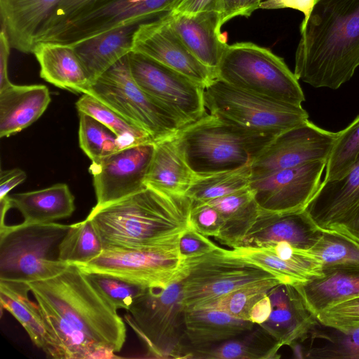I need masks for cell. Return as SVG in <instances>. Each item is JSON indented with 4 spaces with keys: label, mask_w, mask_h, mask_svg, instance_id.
<instances>
[{
    "label": "cell",
    "mask_w": 359,
    "mask_h": 359,
    "mask_svg": "<svg viewBox=\"0 0 359 359\" xmlns=\"http://www.w3.org/2000/svg\"><path fill=\"white\" fill-rule=\"evenodd\" d=\"M55 359L116 357L126 339L125 321L75 265L53 278L28 283Z\"/></svg>",
    "instance_id": "obj_1"
},
{
    "label": "cell",
    "mask_w": 359,
    "mask_h": 359,
    "mask_svg": "<svg viewBox=\"0 0 359 359\" xmlns=\"http://www.w3.org/2000/svg\"><path fill=\"white\" fill-rule=\"evenodd\" d=\"M300 32L299 80L337 90L352 78L359 67V0H317Z\"/></svg>",
    "instance_id": "obj_2"
},
{
    "label": "cell",
    "mask_w": 359,
    "mask_h": 359,
    "mask_svg": "<svg viewBox=\"0 0 359 359\" xmlns=\"http://www.w3.org/2000/svg\"><path fill=\"white\" fill-rule=\"evenodd\" d=\"M191 199L150 186L87 216L104 249L151 247L174 240L189 226Z\"/></svg>",
    "instance_id": "obj_3"
},
{
    "label": "cell",
    "mask_w": 359,
    "mask_h": 359,
    "mask_svg": "<svg viewBox=\"0 0 359 359\" xmlns=\"http://www.w3.org/2000/svg\"><path fill=\"white\" fill-rule=\"evenodd\" d=\"M277 134L206 113L182 128L175 140L191 170L206 175L251 165Z\"/></svg>",
    "instance_id": "obj_4"
},
{
    "label": "cell",
    "mask_w": 359,
    "mask_h": 359,
    "mask_svg": "<svg viewBox=\"0 0 359 359\" xmlns=\"http://www.w3.org/2000/svg\"><path fill=\"white\" fill-rule=\"evenodd\" d=\"M70 224L55 222L0 226V281L30 283L57 276L71 264L59 259Z\"/></svg>",
    "instance_id": "obj_5"
},
{
    "label": "cell",
    "mask_w": 359,
    "mask_h": 359,
    "mask_svg": "<svg viewBox=\"0 0 359 359\" xmlns=\"http://www.w3.org/2000/svg\"><path fill=\"white\" fill-rule=\"evenodd\" d=\"M216 78L277 101L299 106L305 101L299 79L284 60L252 42L226 44L216 69Z\"/></svg>",
    "instance_id": "obj_6"
},
{
    "label": "cell",
    "mask_w": 359,
    "mask_h": 359,
    "mask_svg": "<svg viewBox=\"0 0 359 359\" xmlns=\"http://www.w3.org/2000/svg\"><path fill=\"white\" fill-rule=\"evenodd\" d=\"M185 311L181 276L164 288H147L123 320L147 348L149 357L186 358Z\"/></svg>",
    "instance_id": "obj_7"
},
{
    "label": "cell",
    "mask_w": 359,
    "mask_h": 359,
    "mask_svg": "<svg viewBox=\"0 0 359 359\" xmlns=\"http://www.w3.org/2000/svg\"><path fill=\"white\" fill-rule=\"evenodd\" d=\"M83 93L96 97L155 142L172 137L187 126L173 111L145 93L134 80L126 55L90 83Z\"/></svg>",
    "instance_id": "obj_8"
},
{
    "label": "cell",
    "mask_w": 359,
    "mask_h": 359,
    "mask_svg": "<svg viewBox=\"0 0 359 359\" xmlns=\"http://www.w3.org/2000/svg\"><path fill=\"white\" fill-rule=\"evenodd\" d=\"M180 276L186 309L203 308L241 287L277 278L231 250L222 248L183 259Z\"/></svg>",
    "instance_id": "obj_9"
},
{
    "label": "cell",
    "mask_w": 359,
    "mask_h": 359,
    "mask_svg": "<svg viewBox=\"0 0 359 359\" xmlns=\"http://www.w3.org/2000/svg\"><path fill=\"white\" fill-rule=\"evenodd\" d=\"M210 114L260 131L279 133L309 121L302 105H294L236 88L217 78L205 88Z\"/></svg>",
    "instance_id": "obj_10"
},
{
    "label": "cell",
    "mask_w": 359,
    "mask_h": 359,
    "mask_svg": "<svg viewBox=\"0 0 359 359\" xmlns=\"http://www.w3.org/2000/svg\"><path fill=\"white\" fill-rule=\"evenodd\" d=\"M179 238L151 247L104 248L91 261L74 265L84 273L107 274L145 288H164L180 276L183 259Z\"/></svg>",
    "instance_id": "obj_11"
},
{
    "label": "cell",
    "mask_w": 359,
    "mask_h": 359,
    "mask_svg": "<svg viewBox=\"0 0 359 359\" xmlns=\"http://www.w3.org/2000/svg\"><path fill=\"white\" fill-rule=\"evenodd\" d=\"M180 0H116L64 22L39 36V41L72 44L108 31L156 19Z\"/></svg>",
    "instance_id": "obj_12"
},
{
    "label": "cell",
    "mask_w": 359,
    "mask_h": 359,
    "mask_svg": "<svg viewBox=\"0 0 359 359\" xmlns=\"http://www.w3.org/2000/svg\"><path fill=\"white\" fill-rule=\"evenodd\" d=\"M131 74L149 96L176 113L187 125L206 114L205 87L184 74L140 53L130 52Z\"/></svg>",
    "instance_id": "obj_13"
},
{
    "label": "cell",
    "mask_w": 359,
    "mask_h": 359,
    "mask_svg": "<svg viewBox=\"0 0 359 359\" xmlns=\"http://www.w3.org/2000/svg\"><path fill=\"white\" fill-rule=\"evenodd\" d=\"M337 135L309 120L279 133L252 162L251 181L309 161H327Z\"/></svg>",
    "instance_id": "obj_14"
},
{
    "label": "cell",
    "mask_w": 359,
    "mask_h": 359,
    "mask_svg": "<svg viewBox=\"0 0 359 359\" xmlns=\"http://www.w3.org/2000/svg\"><path fill=\"white\" fill-rule=\"evenodd\" d=\"M155 142L128 147L92 162L97 203L102 207L134 194L144 188Z\"/></svg>",
    "instance_id": "obj_15"
},
{
    "label": "cell",
    "mask_w": 359,
    "mask_h": 359,
    "mask_svg": "<svg viewBox=\"0 0 359 359\" xmlns=\"http://www.w3.org/2000/svg\"><path fill=\"white\" fill-rule=\"evenodd\" d=\"M326 163L309 161L252 180L250 188L259 209L277 213L304 210L322 182Z\"/></svg>",
    "instance_id": "obj_16"
},
{
    "label": "cell",
    "mask_w": 359,
    "mask_h": 359,
    "mask_svg": "<svg viewBox=\"0 0 359 359\" xmlns=\"http://www.w3.org/2000/svg\"><path fill=\"white\" fill-rule=\"evenodd\" d=\"M132 52L166 65L205 88L216 79L215 71L200 62L174 31L170 13L138 25L133 35Z\"/></svg>",
    "instance_id": "obj_17"
},
{
    "label": "cell",
    "mask_w": 359,
    "mask_h": 359,
    "mask_svg": "<svg viewBox=\"0 0 359 359\" xmlns=\"http://www.w3.org/2000/svg\"><path fill=\"white\" fill-rule=\"evenodd\" d=\"M322 233L304 210L277 213L259 210L245 235L233 249L261 248L270 243L287 242L305 250L311 249Z\"/></svg>",
    "instance_id": "obj_18"
},
{
    "label": "cell",
    "mask_w": 359,
    "mask_h": 359,
    "mask_svg": "<svg viewBox=\"0 0 359 359\" xmlns=\"http://www.w3.org/2000/svg\"><path fill=\"white\" fill-rule=\"evenodd\" d=\"M359 208V157L341 178L322 181L304 210L321 231L346 222Z\"/></svg>",
    "instance_id": "obj_19"
},
{
    "label": "cell",
    "mask_w": 359,
    "mask_h": 359,
    "mask_svg": "<svg viewBox=\"0 0 359 359\" xmlns=\"http://www.w3.org/2000/svg\"><path fill=\"white\" fill-rule=\"evenodd\" d=\"M268 296L272 311L267 320L259 325L281 346L292 347L303 342L318 321L296 288L290 284L280 283L273 287Z\"/></svg>",
    "instance_id": "obj_20"
},
{
    "label": "cell",
    "mask_w": 359,
    "mask_h": 359,
    "mask_svg": "<svg viewBox=\"0 0 359 359\" xmlns=\"http://www.w3.org/2000/svg\"><path fill=\"white\" fill-rule=\"evenodd\" d=\"M170 22L191 53L204 65L216 72L226 45V39L220 32L223 25L220 13L213 10L192 15L170 12Z\"/></svg>",
    "instance_id": "obj_21"
},
{
    "label": "cell",
    "mask_w": 359,
    "mask_h": 359,
    "mask_svg": "<svg viewBox=\"0 0 359 359\" xmlns=\"http://www.w3.org/2000/svg\"><path fill=\"white\" fill-rule=\"evenodd\" d=\"M62 0H0L1 25L11 47L32 53L38 32Z\"/></svg>",
    "instance_id": "obj_22"
},
{
    "label": "cell",
    "mask_w": 359,
    "mask_h": 359,
    "mask_svg": "<svg viewBox=\"0 0 359 359\" xmlns=\"http://www.w3.org/2000/svg\"><path fill=\"white\" fill-rule=\"evenodd\" d=\"M50 100L48 88L41 84L11 83L0 90V137L15 135L34 123Z\"/></svg>",
    "instance_id": "obj_23"
},
{
    "label": "cell",
    "mask_w": 359,
    "mask_h": 359,
    "mask_svg": "<svg viewBox=\"0 0 359 359\" xmlns=\"http://www.w3.org/2000/svg\"><path fill=\"white\" fill-rule=\"evenodd\" d=\"M40 76L53 85L83 93L90 81L73 46L68 43L39 41L33 49Z\"/></svg>",
    "instance_id": "obj_24"
},
{
    "label": "cell",
    "mask_w": 359,
    "mask_h": 359,
    "mask_svg": "<svg viewBox=\"0 0 359 359\" xmlns=\"http://www.w3.org/2000/svg\"><path fill=\"white\" fill-rule=\"evenodd\" d=\"M138 25L116 28L70 44L85 69L90 83L132 52L133 35Z\"/></svg>",
    "instance_id": "obj_25"
},
{
    "label": "cell",
    "mask_w": 359,
    "mask_h": 359,
    "mask_svg": "<svg viewBox=\"0 0 359 359\" xmlns=\"http://www.w3.org/2000/svg\"><path fill=\"white\" fill-rule=\"evenodd\" d=\"M293 286L316 317L328 307L359 296V267L323 269L322 276Z\"/></svg>",
    "instance_id": "obj_26"
},
{
    "label": "cell",
    "mask_w": 359,
    "mask_h": 359,
    "mask_svg": "<svg viewBox=\"0 0 359 359\" xmlns=\"http://www.w3.org/2000/svg\"><path fill=\"white\" fill-rule=\"evenodd\" d=\"M255 326L250 320L235 318L215 309H186L185 337L188 351L233 338Z\"/></svg>",
    "instance_id": "obj_27"
},
{
    "label": "cell",
    "mask_w": 359,
    "mask_h": 359,
    "mask_svg": "<svg viewBox=\"0 0 359 359\" xmlns=\"http://www.w3.org/2000/svg\"><path fill=\"white\" fill-rule=\"evenodd\" d=\"M28 283L0 281L1 309L8 311L23 327L32 343L48 358L55 359L53 341L48 332L37 303L29 297Z\"/></svg>",
    "instance_id": "obj_28"
},
{
    "label": "cell",
    "mask_w": 359,
    "mask_h": 359,
    "mask_svg": "<svg viewBox=\"0 0 359 359\" xmlns=\"http://www.w3.org/2000/svg\"><path fill=\"white\" fill-rule=\"evenodd\" d=\"M8 196L11 207L27 224L55 222L70 217L75 210L74 196L66 184Z\"/></svg>",
    "instance_id": "obj_29"
},
{
    "label": "cell",
    "mask_w": 359,
    "mask_h": 359,
    "mask_svg": "<svg viewBox=\"0 0 359 359\" xmlns=\"http://www.w3.org/2000/svg\"><path fill=\"white\" fill-rule=\"evenodd\" d=\"M196 175L187 164L175 136L155 143L146 185L170 194L185 195Z\"/></svg>",
    "instance_id": "obj_30"
},
{
    "label": "cell",
    "mask_w": 359,
    "mask_h": 359,
    "mask_svg": "<svg viewBox=\"0 0 359 359\" xmlns=\"http://www.w3.org/2000/svg\"><path fill=\"white\" fill-rule=\"evenodd\" d=\"M281 346L262 326L222 342L189 350L186 358L274 359Z\"/></svg>",
    "instance_id": "obj_31"
},
{
    "label": "cell",
    "mask_w": 359,
    "mask_h": 359,
    "mask_svg": "<svg viewBox=\"0 0 359 359\" xmlns=\"http://www.w3.org/2000/svg\"><path fill=\"white\" fill-rule=\"evenodd\" d=\"M206 203L219 211L224 222L216 239L232 248L245 235L259 211L250 186Z\"/></svg>",
    "instance_id": "obj_32"
},
{
    "label": "cell",
    "mask_w": 359,
    "mask_h": 359,
    "mask_svg": "<svg viewBox=\"0 0 359 359\" xmlns=\"http://www.w3.org/2000/svg\"><path fill=\"white\" fill-rule=\"evenodd\" d=\"M305 340V358L359 359V327L338 330L317 323Z\"/></svg>",
    "instance_id": "obj_33"
},
{
    "label": "cell",
    "mask_w": 359,
    "mask_h": 359,
    "mask_svg": "<svg viewBox=\"0 0 359 359\" xmlns=\"http://www.w3.org/2000/svg\"><path fill=\"white\" fill-rule=\"evenodd\" d=\"M76 107L79 112L90 115L109 128L118 137L122 149L155 142L147 131L129 122L91 95L83 93L76 102Z\"/></svg>",
    "instance_id": "obj_34"
},
{
    "label": "cell",
    "mask_w": 359,
    "mask_h": 359,
    "mask_svg": "<svg viewBox=\"0 0 359 359\" xmlns=\"http://www.w3.org/2000/svg\"><path fill=\"white\" fill-rule=\"evenodd\" d=\"M250 165L206 175H196L185 195L191 200L207 202L249 187Z\"/></svg>",
    "instance_id": "obj_35"
},
{
    "label": "cell",
    "mask_w": 359,
    "mask_h": 359,
    "mask_svg": "<svg viewBox=\"0 0 359 359\" xmlns=\"http://www.w3.org/2000/svg\"><path fill=\"white\" fill-rule=\"evenodd\" d=\"M279 278L283 283L295 285L323 276V269L285 261L263 248L231 250Z\"/></svg>",
    "instance_id": "obj_36"
},
{
    "label": "cell",
    "mask_w": 359,
    "mask_h": 359,
    "mask_svg": "<svg viewBox=\"0 0 359 359\" xmlns=\"http://www.w3.org/2000/svg\"><path fill=\"white\" fill-rule=\"evenodd\" d=\"M103 250L97 232L86 217L70 224L60 244L59 259L71 264L86 263L99 256Z\"/></svg>",
    "instance_id": "obj_37"
},
{
    "label": "cell",
    "mask_w": 359,
    "mask_h": 359,
    "mask_svg": "<svg viewBox=\"0 0 359 359\" xmlns=\"http://www.w3.org/2000/svg\"><path fill=\"white\" fill-rule=\"evenodd\" d=\"M309 250L323 269L359 267V244L336 231H322L320 238Z\"/></svg>",
    "instance_id": "obj_38"
},
{
    "label": "cell",
    "mask_w": 359,
    "mask_h": 359,
    "mask_svg": "<svg viewBox=\"0 0 359 359\" xmlns=\"http://www.w3.org/2000/svg\"><path fill=\"white\" fill-rule=\"evenodd\" d=\"M359 157V114L344 129L338 132L325 167L323 181L344 177Z\"/></svg>",
    "instance_id": "obj_39"
},
{
    "label": "cell",
    "mask_w": 359,
    "mask_h": 359,
    "mask_svg": "<svg viewBox=\"0 0 359 359\" xmlns=\"http://www.w3.org/2000/svg\"><path fill=\"white\" fill-rule=\"evenodd\" d=\"M280 283L283 282L277 278L257 281L236 289L203 308L221 310L235 318L250 320L254 304Z\"/></svg>",
    "instance_id": "obj_40"
},
{
    "label": "cell",
    "mask_w": 359,
    "mask_h": 359,
    "mask_svg": "<svg viewBox=\"0 0 359 359\" xmlns=\"http://www.w3.org/2000/svg\"><path fill=\"white\" fill-rule=\"evenodd\" d=\"M79 114V145L92 162L123 149L118 137L109 128L90 115Z\"/></svg>",
    "instance_id": "obj_41"
},
{
    "label": "cell",
    "mask_w": 359,
    "mask_h": 359,
    "mask_svg": "<svg viewBox=\"0 0 359 359\" xmlns=\"http://www.w3.org/2000/svg\"><path fill=\"white\" fill-rule=\"evenodd\" d=\"M85 274L98 292L116 310H128L134 301L147 289L107 274Z\"/></svg>",
    "instance_id": "obj_42"
},
{
    "label": "cell",
    "mask_w": 359,
    "mask_h": 359,
    "mask_svg": "<svg viewBox=\"0 0 359 359\" xmlns=\"http://www.w3.org/2000/svg\"><path fill=\"white\" fill-rule=\"evenodd\" d=\"M316 318L318 323L338 330L359 327V296L328 307Z\"/></svg>",
    "instance_id": "obj_43"
},
{
    "label": "cell",
    "mask_w": 359,
    "mask_h": 359,
    "mask_svg": "<svg viewBox=\"0 0 359 359\" xmlns=\"http://www.w3.org/2000/svg\"><path fill=\"white\" fill-rule=\"evenodd\" d=\"M114 1L116 0H62L38 32L36 40L51 29Z\"/></svg>",
    "instance_id": "obj_44"
},
{
    "label": "cell",
    "mask_w": 359,
    "mask_h": 359,
    "mask_svg": "<svg viewBox=\"0 0 359 359\" xmlns=\"http://www.w3.org/2000/svg\"><path fill=\"white\" fill-rule=\"evenodd\" d=\"M189 224L206 236L217 238L224 226V219L219 211L206 202L191 199Z\"/></svg>",
    "instance_id": "obj_45"
},
{
    "label": "cell",
    "mask_w": 359,
    "mask_h": 359,
    "mask_svg": "<svg viewBox=\"0 0 359 359\" xmlns=\"http://www.w3.org/2000/svg\"><path fill=\"white\" fill-rule=\"evenodd\" d=\"M208 236L190 225L180 235L179 252L182 259L199 257L219 249Z\"/></svg>",
    "instance_id": "obj_46"
},
{
    "label": "cell",
    "mask_w": 359,
    "mask_h": 359,
    "mask_svg": "<svg viewBox=\"0 0 359 359\" xmlns=\"http://www.w3.org/2000/svg\"><path fill=\"white\" fill-rule=\"evenodd\" d=\"M261 2V0H223L220 12L222 24L236 16L249 17L259 8Z\"/></svg>",
    "instance_id": "obj_47"
},
{
    "label": "cell",
    "mask_w": 359,
    "mask_h": 359,
    "mask_svg": "<svg viewBox=\"0 0 359 359\" xmlns=\"http://www.w3.org/2000/svg\"><path fill=\"white\" fill-rule=\"evenodd\" d=\"M316 1L317 0H264L261 2L259 8L278 9L289 8L301 11L303 13L304 17L300 26V29H302L307 22Z\"/></svg>",
    "instance_id": "obj_48"
},
{
    "label": "cell",
    "mask_w": 359,
    "mask_h": 359,
    "mask_svg": "<svg viewBox=\"0 0 359 359\" xmlns=\"http://www.w3.org/2000/svg\"><path fill=\"white\" fill-rule=\"evenodd\" d=\"M11 45L4 27L1 25L0 32V90L11 85L8 75V62Z\"/></svg>",
    "instance_id": "obj_49"
},
{
    "label": "cell",
    "mask_w": 359,
    "mask_h": 359,
    "mask_svg": "<svg viewBox=\"0 0 359 359\" xmlns=\"http://www.w3.org/2000/svg\"><path fill=\"white\" fill-rule=\"evenodd\" d=\"M26 177V173L20 168L1 170L0 173V198L8 195V192L24 182Z\"/></svg>",
    "instance_id": "obj_50"
},
{
    "label": "cell",
    "mask_w": 359,
    "mask_h": 359,
    "mask_svg": "<svg viewBox=\"0 0 359 359\" xmlns=\"http://www.w3.org/2000/svg\"><path fill=\"white\" fill-rule=\"evenodd\" d=\"M207 10L216 11L215 0H180L171 13L192 15Z\"/></svg>",
    "instance_id": "obj_51"
},
{
    "label": "cell",
    "mask_w": 359,
    "mask_h": 359,
    "mask_svg": "<svg viewBox=\"0 0 359 359\" xmlns=\"http://www.w3.org/2000/svg\"><path fill=\"white\" fill-rule=\"evenodd\" d=\"M271 311V300L266 294L254 304L250 313L249 320L255 325H261L267 320Z\"/></svg>",
    "instance_id": "obj_52"
},
{
    "label": "cell",
    "mask_w": 359,
    "mask_h": 359,
    "mask_svg": "<svg viewBox=\"0 0 359 359\" xmlns=\"http://www.w3.org/2000/svg\"><path fill=\"white\" fill-rule=\"evenodd\" d=\"M0 207H1V222L0 226H4L5 224V216L7 211L11 208V204L9 198V196L7 195L2 198H0Z\"/></svg>",
    "instance_id": "obj_53"
},
{
    "label": "cell",
    "mask_w": 359,
    "mask_h": 359,
    "mask_svg": "<svg viewBox=\"0 0 359 359\" xmlns=\"http://www.w3.org/2000/svg\"><path fill=\"white\" fill-rule=\"evenodd\" d=\"M264 1V0H261V1Z\"/></svg>",
    "instance_id": "obj_54"
}]
</instances>
